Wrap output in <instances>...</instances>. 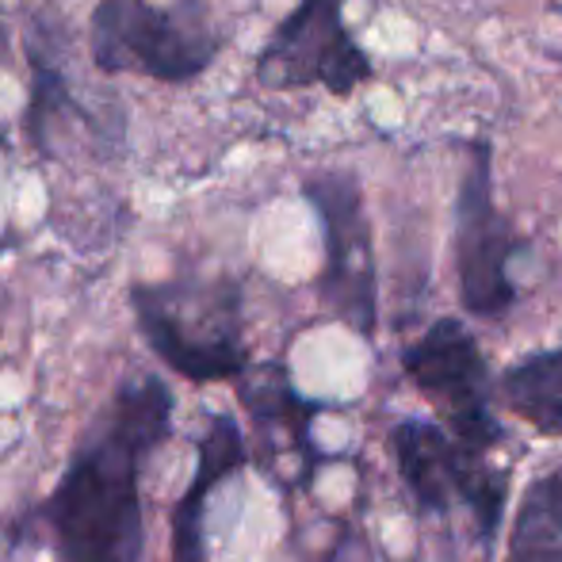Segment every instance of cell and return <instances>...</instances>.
I'll list each match as a JSON object with an SVG mask.
<instances>
[{"instance_id":"ba28073f","label":"cell","mask_w":562,"mask_h":562,"mask_svg":"<svg viewBox=\"0 0 562 562\" xmlns=\"http://www.w3.org/2000/svg\"><path fill=\"white\" fill-rule=\"evenodd\" d=\"M345 0H299L295 12L272 31L257 61L268 89L322 85L334 97H348L371 77V61L340 20Z\"/></svg>"},{"instance_id":"5b68a950","label":"cell","mask_w":562,"mask_h":562,"mask_svg":"<svg viewBox=\"0 0 562 562\" xmlns=\"http://www.w3.org/2000/svg\"><path fill=\"white\" fill-rule=\"evenodd\" d=\"M303 192L318 215L322 245H326V265L318 276L322 306L360 337H375L379 272L360 184L352 172H318L306 180Z\"/></svg>"},{"instance_id":"52a82bcc","label":"cell","mask_w":562,"mask_h":562,"mask_svg":"<svg viewBox=\"0 0 562 562\" xmlns=\"http://www.w3.org/2000/svg\"><path fill=\"white\" fill-rule=\"evenodd\" d=\"M520 241L505 226L494 203V154L479 142L459 180L456 200V272H459V303L474 318H505L517 303L513 288V257Z\"/></svg>"},{"instance_id":"7a4b0ae2","label":"cell","mask_w":562,"mask_h":562,"mask_svg":"<svg viewBox=\"0 0 562 562\" xmlns=\"http://www.w3.org/2000/svg\"><path fill=\"white\" fill-rule=\"evenodd\" d=\"M134 326L154 356L192 383H226L249 371L241 337V283L169 280L134 283Z\"/></svg>"},{"instance_id":"3957f363","label":"cell","mask_w":562,"mask_h":562,"mask_svg":"<svg viewBox=\"0 0 562 562\" xmlns=\"http://www.w3.org/2000/svg\"><path fill=\"white\" fill-rule=\"evenodd\" d=\"M89 43L104 74H146L169 85L200 77L218 54L203 0H100Z\"/></svg>"},{"instance_id":"30bf717a","label":"cell","mask_w":562,"mask_h":562,"mask_svg":"<svg viewBox=\"0 0 562 562\" xmlns=\"http://www.w3.org/2000/svg\"><path fill=\"white\" fill-rule=\"evenodd\" d=\"M505 406L540 437H562V345L509 363L497 379Z\"/></svg>"},{"instance_id":"277c9868","label":"cell","mask_w":562,"mask_h":562,"mask_svg":"<svg viewBox=\"0 0 562 562\" xmlns=\"http://www.w3.org/2000/svg\"><path fill=\"white\" fill-rule=\"evenodd\" d=\"M398 474L422 513L467 509L479 525L482 543L494 540L502 525L509 471H494L486 456L459 445L448 429L422 417H406L391 429Z\"/></svg>"},{"instance_id":"6da1fadb","label":"cell","mask_w":562,"mask_h":562,"mask_svg":"<svg viewBox=\"0 0 562 562\" xmlns=\"http://www.w3.org/2000/svg\"><path fill=\"white\" fill-rule=\"evenodd\" d=\"M177 398L161 375H131L89 417L66 467L15 536L43 532L58 562L146 559L149 459L172 437Z\"/></svg>"},{"instance_id":"9c48e42d","label":"cell","mask_w":562,"mask_h":562,"mask_svg":"<svg viewBox=\"0 0 562 562\" xmlns=\"http://www.w3.org/2000/svg\"><path fill=\"white\" fill-rule=\"evenodd\" d=\"M249 467L245 432L234 414H211L195 440V467L184 497L172 509V555L169 562H207V505L218 486Z\"/></svg>"},{"instance_id":"7c38bea8","label":"cell","mask_w":562,"mask_h":562,"mask_svg":"<svg viewBox=\"0 0 562 562\" xmlns=\"http://www.w3.org/2000/svg\"><path fill=\"white\" fill-rule=\"evenodd\" d=\"M0 46H4V43H0Z\"/></svg>"},{"instance_id":"8992f818","label":"cell","mask_w":562,"mask_h":562,"mask_svg":"<svg viewBox=\"0 0 562 562\" xmlns=\"http://www.w3.org/2000/svg\"><path fill=\"white\" fill-rule=\"evenodd\" d=\"M406 379L445 409L448 432L471 451L490 459L505 440V429L494 414V379L479 340L459 318H440L402 352Z\"/></svg>"},{"instance_id":"8fae6325","label":"cell","mask_w":562,"mask_h":562,"mask_svg":"<svg viewBox=\"0 0 562 562\" xmlns=\"http://www.w3.org/2000/svg\"><path fill=\"white\" fill-rule=\"evenodd\" d=\"M505 562H562V467L525 490L509 525Z\"/></svg>"}]
</instances>
